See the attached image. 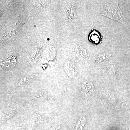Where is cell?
Returning <instances> with one entry per match:
<instances>
[{"label": "cell", "instance_id": "cell-1", "mask_svg": "<svg viewBox=\"0 0 130 130\" xmlns=\"http://www.w3.org/2000/svg\"><path fill=\"white\" fill-rule=\"evenodd\" d=\"M109 2L103 6L101 14L124 24V20L121 15V10L119 7L118 2L116 1Z\"/></svg>", "mask_w": 130, "mask_h": 130}, {"label": "cell", "instance_id": "cell-2", "mask_svg": "<svg viewBox=\"0 0 130 130\" xmlns=\"http://www.w3.org/2000/svg\"><path fill=\"white\" fill-rule=\"evenodd\" d=\"M101 39L99 33L96 31H93L91 33L89 37V40L92 42L95 43H98Z\"/></svg>", "mask_w": 130, "mask_h": 130}]
</instances>
